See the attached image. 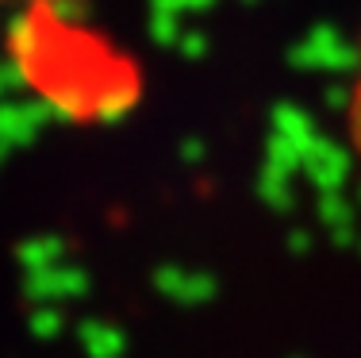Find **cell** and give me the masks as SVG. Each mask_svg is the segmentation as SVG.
<instances>
[{"label": "cell", "mask_w": 361, "mask_h": 358, "mask_svg": "<svg viewBox=\"0 0 361 358\" xmlns=\"http://www.w3.org/2000/svg\"><path fill=\"white\" fill-rule=\"evenodd\" d=\"M342 135L354 162L361 166V42H357V58H354V73H350V89H346V105H342Z\"/></svg>", "instance_id": "6da1fadb"}]
</instances>
